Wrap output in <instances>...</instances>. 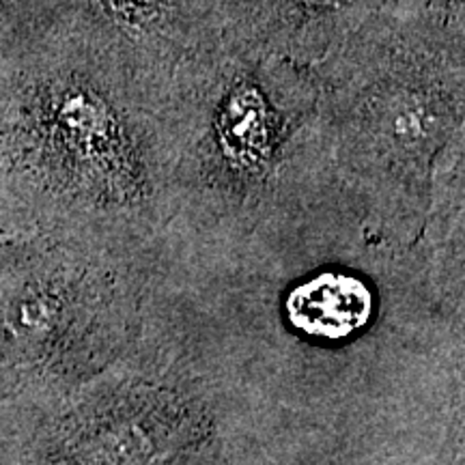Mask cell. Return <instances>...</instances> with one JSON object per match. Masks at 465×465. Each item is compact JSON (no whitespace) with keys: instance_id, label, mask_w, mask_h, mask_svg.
I'll use <instances>...</instances> for the list:
<instances>
[{"instance_id":"277c9868","label":"cell","mask_w":465,"mask_h":465,"mask_svg":"<svg viewBox=\"0 0 465 465\" xmlns=\"http://www.w3.org/2000/svg\"><path fill=\"white\" fill-rule=\"evenodd\" d=\"M72 5L84 48L155 78H173L224 31V0H72Z\"/></svg>"},{"instance_id":"6da1fadb","label":"cell","mask_w":465,"mask_h":465,"mask_svg":"<svg viewBox=\"0 0 465 465\" xmlns=\"http://www.w3.org/2000/svg\"><path fill=\"white\" fill-rule=\"evenodd\" d=\"M465 26L383 5L312 69L332 158L369 188L424 194L461 141Z\"/></svg>"},{"instance_id":"8992f818","label":"cell","mask_w":465,"mask_h":465,"mask_svg":"<svg viewBox=\"0 0 465 465\" xmlns=\"http://www.w3.org/2000/svg\"><path fill=\"white\" fill-rule=\"evenodd\" d=\"M373 311L371 291L347 274H322L291 291L287 315L302 332L342 339L366 325Z\"/></svg>"},{"instance_id":"5b68a950","label":"cell","mask_w":465,"mask_h":465,"mask_svg":"<svg viewBox=\"0 0 465 465\" xmlns=\"http://www.w3.org/2000/svg\"><path fill=\"white\" fill-rule=\"evenodd\" d=\"M386 0H224V31L293 65L315 69Z\"/></svg>"},{"instance_id":"52a82bcc","label":"cell","mask_w":465,"mask_h":465,"mask_svg":"<svg viewBox=\"0 0 465 465\" xmlns=\"http://www.w3.org/2000/svg\"><path fill=\"white\" fill-rule=\"evenodd\" d=\"M383 5L422 11V14L441 17V20L450 22V25L465 26V0H386Z\"/></svg>"},{"instance_id":"7a4b0ae2","label":"cell","mask_w":465,"mask_h":465,"mask_svg":"<svg viewBox=\"0 0 465 465\" xmlns=\"http://www.w3.org/2000/svg\"><path fill=\"white\" fill-rule=\"evenodd\" d=\"M173 168L229 196L263 194L315 141H330L312 69L226 31L173 74Z\"/></svg>"},{"instance_id":"3957f363","label":"cell","mask_w":465,"mask_h":465,"mask_svg":"<svg viewBox=\"0 0 465 465\" xmlns=\"http://www.w3.org/2000/svg\"><path fill=\"white\" fill-rule=\"evenodd\" d=\"M209 433L212 420L194 399L162 383L127 380L67 416L50 465H179Z\"/></svg>"}]
</instances>
